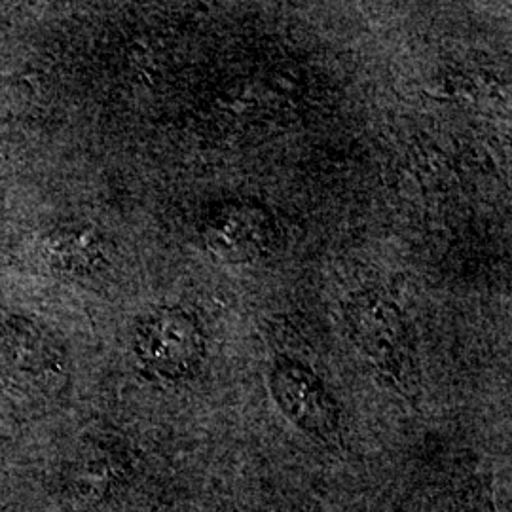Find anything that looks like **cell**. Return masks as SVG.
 <instances>
[{"label":"cell","instance_id":"6da1fadb","mask_svg":"<svg viewBox=\"0 0 512 512\" xmlns=\"http://www.w3.org/2000/svg\"><path fill=\"white\" fill-rule=\"evenodd\" d=\"M346 325L353 344L385 378L401 387L416 385V361L408 321L393 298L376 289L351 294Z\"/></svg>","mask_w":512,"mask_h":512},{"label":"cell","instance_id":"7a4b0ae2","mask_svg":"<svg viewBox=\"0 0 512 512\" xmlns=\"http://www.w3.org/2000/svg\"><path fill=\"white\" fill-rule=\"evenodd\" d=\"M135 353L147 370L164 380L190 378L205 359L202 325L183 308L150 311L135 329Z\"/></svg>","mask_w":512,"mask_h":512},{"label":"cell","instance_id":"3957f363","mask_svg":"<svg viewBox=\"0 0 512 512\" xmlns=\"http://www.w3.org/2000/svg\"><path fill=\"white\" fill-rule=\"evenodd\" d=\"M207 253L219 264H253L272 255L279 226L272 211L253 200L217 203L203 224Z\"/></svg>","mask_w":512,"mask_h":512},{"label":"cell","instance_id":"277c9868","mask_svg":"<svg viewBox=\"0 0 512 512\" xmlns=\"http://www.w3.org/2000/svg\"><path fill=\"white\" fill-rule=\"evenodd\" d=\"M275 404L300 431L330 440L340 431V408L323 380L308 366L279 359L270 372Z\"/></svg>","mask_w":512,"mask_h":512},{"label":"cell","instance_id":"5b68a950","mask_svg":"<svg viewBox=\"0 0 512 512\" xmlns=\"http://www.w3.org/2000/svg\"><path fill=\"white\" fill-rule=\"evenodd\" d=\"M52 253L63 270L84 274L101 260V245L92 230H73L54 239Z\"/></svg>","mask_w":512,"mask_h":512}]
</instances>
